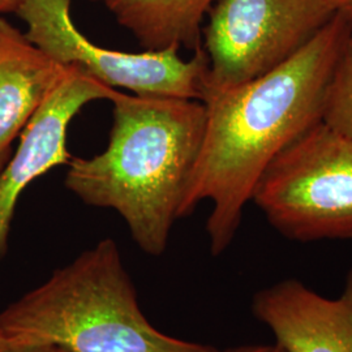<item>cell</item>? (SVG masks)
<instances>
[{
	"label": "cell",
	"instance_id": "6da1fadb",
	"mask_svg": "<svg viewBox=\"0 0 352 352\" xmlns=\"http://www.w3.org/2000/svg\"><path fill=\"white\" fill-rule=\"evenodd\" d=\"M351 28V16L337 12L287 62L239 87L202 97L204 139L180 218L201 201L212 204L206 231L213 256L235 238L267 166L322 120L327 82Z\"/></svg>",
	"mask_w": 352,
	"mask_h": 352
},
{
	"label": "cell",
	"instance_id": "7a4b0ae2",
	"mask_svg": "<svg viewBox=\"0 0 352 352\" xmlns=\"http://www.w3.org/2000/svg\"><path fill=\"white\" fill-rule=\"evenodd\" d=\"M107 148L72 158L64 184L90 206L119 214L141 251L167 247L201 148V101L116 91Z\"/></svg>",
	"mask_w": 352,
	"mask_h": 352
},
{
	"label": "cell",
	"instance_id": "3957f363",
	"mask_svg": "<svg viewBox=\"0 0 352 352\" xmlns=\"http://www.w3.org/2000/svg\"><path fill=\"white\" fill-rule=\"evenodd\" d=\"M20 346H52L67 352L215 351L151 324L110 238L56 269L0 312V347Z\"/></svg>",
	"mask_w": 352,
	"mask_h": 352
},
{
	"label": "cell",
	"instance_id": "277c9868",
	"mask_svg": "<svg viewBox=\"0 0 352 352\" xmlns=\"http://www.w3.org/2000/svg\"><path fill=\"white\" fill-rule=\"evenodd\" d=\"M252 201L287 239L352 240V138L317 122L267 166Z\"/></svg>",
	"mask_w": 352,
	"mask_h": 352
},
{
	"label": "cell",
	"instance_id": "5b68a950",
	"mask_svg": "<svg viewBox=\"0 0 352 352\" xmlns=\"http://www.w3.org/2000/svg\"><path fill=\"white\" fill-rule=\"evenodd\" d=\"M336 13L327 0H215L202 28L208 56L202 97L287 62Z\"/></svg>",
	"mask_w": 352,
	"mask_h": 352
},
{
	"label": "cell",
	"instance_id": "8992f818",
	"mask_svg": "<svg viewBox=\"0 0 352 352\" xmlns=\"http://www.w3.org/2000/svg\"><path fill=\"white\" fill-rule=\"evenodd\" d=\"M72 0H25L16 14L25 36L64 67H74L113 89L139 96L201 101L208 56L201 47L186 60L179 49L124 52L93 43L75 25Z\"/></svg>",
	"mask_w": 352,
	"mask_h": 352
},
{
	"label": "cell",
	"instance_id": "52a82bcc",
	"mask_svg": "<svg viewBox=\"0 0 352 352\" xmlns=\"http://www.w3.org/2000/svg\"><path fill=\"white\" fill-rule=\"evenodd\" d=\"M118 90L88 74L68 67L20 135V144L0 171V261L7 251L17 202L39 176L71 162L67 148L68 126L77 113L98 100L111 101Z\"/></svg>",
	"mask_w": 352,
	"mask_h": 352
},
{
	"label": "cell",
	"instance_id": "ba28073f",
	"mask_svg": "<svg viewBox=\"0 0 352 352\" xmlns=\"http://www.w3.org/2000/svg\"><path fill=\"white\" fill-rule=\"evenodd\" d=\"M252 312L285 352H352V267L337 298L283 279L256 292Z\"/></svg>",
	"mask_w": 352,
	"mask_h": 352
},
{
	"label": "cell",
	"instance_id": "9c48e42d",
	"mask_svg": "<svg viewBox=\"0 0 352 352\" xmlns=\"http://www.w3.org/2000/svg\"><path fill=\"white\" fill-rule=\"evenodd\" d=\"M67 69L0 16V171L11 158L13 141Z\"/></svg>",
	"mask_w": 352,
	"mask_h": 352
},
{
	"label": "cell",
	"instance_id": "30bf717a",
	"mask_svg": "<svg viewBox=\"0 0 352 352\" xmlns=\"http://www.w3.org/2000/svg\"><path fill=\"white\" fill-rule=\"evenodd\" d=\"M145 50L201 47L202 21L215 0H103Z\"/></svg>",
	"mask_w": 352,
	"mask_h": 352
},
{
	"label": "cell",
	"instance_id": "8fae6325",
	"mask_svg": "<svg viewBox=\"0 0 352 352\" xmlns=\"http://www.w3.org/2000/svg\"><path fill=\"white\" fill-rule=\"evenodd\" d=\"M322 122L352 138V28L327 82Z\"/></svg>",
	"mask_w": 352,
	"mask_h": 352
},
{
	"label": "cell",
	"instance_id": "7c38bea8",
	"mask_svg": "<svg viewBox=\"0 0 352 352\" xmlns=\"http://www.w3.org/2000/svg\"><path fill=\"white\" fill-rule=\"evenodd\" d=\"M214 352H285L278 344H252V346H241L228 350H217Z\"/></svg>",
	"mask_w": 352,
	"mask_h": 352
},
{
	"label": "cell",
	"instance_id": "4fadbf2b",
	"mask_svg": "<svg viewBox=\"0 0 352 352\" xmlns=\"http://www.w3.org/2000/svg\"><path fill=\"white\" fill-rule=\"evenodd\" d=\"M0 352H67L52 346H20V347H0Z\"/></svg>",
	"mask_w": 352,
	"mask_h": 352
},
{
	"label": "cell",
	"instance_id": "5bb4252c",
	"mask_svg": "<svg viewBox=\"0 0 352 352\" xmlns=\"http://www.w3.org/2000/svg\"><path fill=\"white\" fill-rule=\"evenodd\" d=\"M336 12H342L352 17V0H327Z\"/></svg>",
	"mask_w": 352,
	"mask_h": 352
},
{
	"label": "cell",
	"instance_id": "9a60e30c",
	"mask_svg": "<svg viewBox=\"0 0 352 352\" xmlns=\"http://www.w3.org/2000/svg\"><path fill=\"white\" fill-rule=\"evenodd\" d=\"M24 1L25 0H0V16L4 13L16 12Z\"/></svg>",
	"mask_w": 352,
	"mask_h": 352
}]
</instances>
